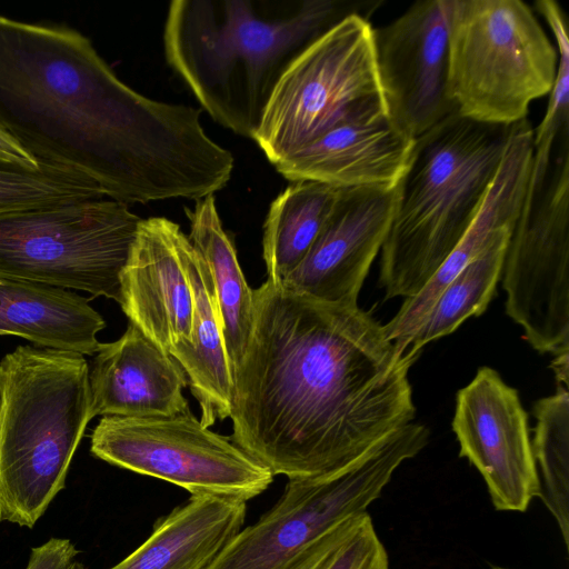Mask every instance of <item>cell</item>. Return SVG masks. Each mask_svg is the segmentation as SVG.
Listing matches in <instances>:
<instances>
[{"instance_id": "3957f363", "label": "cell", "mask_w": 569, "mask_h": 569, "mask_svg": "<svg viewBox=\"0 0 569 569\" xmlns=\"http://www.w3.org/2000/svg\"><path fill=\"white\" fill-rule=\"evenodd\" d=\"M381 3L305 0L273 13L246 0H173L163 28L164 56L214 121L252 139L292 60L343 18H367Z\"/></svg>"}, {"instance_id": "9c48e42d", "label": "cell", "mask_w": 569, "mask_h": 569, "mask_svg": "<svg viewBox=\"0 0 569 569\" xmlns=\"http://www.w3.org/2000/svg\"><path fill=\"white\" fill-rule=\"evenodd\" d=\"M428 438L425 426L410 422L336 471L289 479L271 509L238 531L204 569H283L331 528L367 512Z\"/></svg>"}, {"instance_id": "4dcf8cb0", "label": "cell", "mask_w": 569, "mask_h": 569, "mask_svg": "<svg viewBox=\"0 0 569 569\" xmlns=\"http://www.w3.org/2000/svg\"><path fill=\"white\" fill-rule=\"evenodd\" d=\"M492 569H512V568H503V567L495 566V567H492Z\"/></svg>"}, {"instance_id": "ffe728a7", "label": "cell", "mask_w": 569, "mask_h": 569, "mask_svg": "<svg viewBox=\"0 0 569 569\" xmlns=\"http://www.w3.org/2000/svg\"><path fill=\"white\" fill-rule=\"evenodd\" d=\"M106 327L88 299L44 283L0 279V335L26 338L43 348L93 356Z\"/></svg>"}, {"instance_id": "8992f818", "label": "cell", "mask_w": 569, "mask_h": 569, "mask_svg": "<svg viewBox=\"0 0 569 569\" xmlns=\"http://www.w3.org/2000/svg\"><path fill=\"white\" fill-rule=\"evenodd\" d=\"M448 96L470 120L511 126L550 93L558 52L520 0H447Z\"/></svg>"}, {"instance_id": "e0dca14e", "label": "cell", "mask_w": 569, "mask_h": 569, "mask_svg": "<svg viewBox=\"0 0 569 569\" xmlns=\"http://www.w3.org/2000/svg\"><path fill=\"white\" fill-rule=\"evenodd\" d=\"M415 140L387 112L342 121L309 147L274 164L291 182L316 181L340 189L396 188Z\"/></svg>"}, {"instance_id": "ba28073f", "label": "cell", "mask_w": 569, "mask_h": 569, "mask_svg": "<svg viewBox=\"0 0 569 569\" xmlns=\"http://www.w3.org/2000/svg\"><path fill=\"white\" fill-rule=\"evenodd\" d=\"M141 218L104 197L0 213V279L103 296L120 305L121 273Z\"/></svg>"}, {"instance_id": "4316f807", "label": "cell", "mask_w": 569, "mask_h": 569, "mask_svg": "<svg viewBox=\"0 0 569 569\" xmlns=\"http://www.w3.org/2000/svg\"><path fill=\"white\" fill-rule=\"evenodd\" d=\"M283 569H390V562L367 511L331 528Z\"/></svg>"}, {"instance_id": "52a82bcc", "label": "cell", "mask_w": 569, "mask_h": 569, "mask_svg": "<svg viewBox=\"0 0 569 569\" xmlns=\"http://www.w3.org/2000/svg\"><path fill=\"white\" fill-rule=\"evenodd\" d=\"M387 112L373 27L350 14L303 49L276 83L252 139L274 166L338 123Z\"/></svg>"}, {"instance_id": "7402d4cb", "label": "cell", "mask_w": 569, "mask_h": 569, "mask_svg": "<svg viewBox=\"0 0 569 569\" xmlns=\"http://www.w3.org/2000/svg\"><path fill=\"white\" fill-rule=\"evenodd\" d=\"M189 240L206 262L217 299L230 375L239 365L253 322V289L240 268L232 239L223 229L213 194L186 209Z\"/></svg>"}, {"instance_id": "44dd1931", "label": "cell", "mask_w": 569, "mask_h": 569, "mask_svg": "<svg viewBox=\"0 0 569 569\" xmlns=\"http://www.w3.org/2000/svg\"><path fill=\"white\" fill-rule=\"evenodd\" d=\"M183 259L193 292L194 316L189 338L172 348L170 356L183 370L201 409L200 421L209 428L230 417L232 380L211 276L189 238L183 246Z\"/></svg>"}, {"instance_id": "f546056e", "label": "cell", "mask_w": 569, "mask_h": 569, "mask_svg": "<svg viewBox=\"0 0 569 569\" xmlns=\"http://www.w3.org/2000/svg\"><path fill=\"white\" fill-rule=\"evenodd\" d=\"M555 359L551 362V368L553 369L558 389L569 391V350L562 351L553 355Z\"/></svg>"}, {"instance_id": "ac0fdd59", "label": "cell", "mask_w": 569, "mask_h": 569, "mask_svg": "<svg viewBox=\"0 0 569 569\" xmlns=\"http://www.w3.org/2000/svg\"><path fill=\"white\" fill-rule=\"evenodd\" d=\"M91 417L156 418L189 409L180 365L134 325L101 343L89 368Z\"/></svg>"}, {"instance_id": "d6986e66", "label": "cell", "mask_w": 569, "mask_h": 569, "mask_svg": "<svg viewBox=\"0 0 569 569\" xmlns=\"http://www.w3.org/2000/svg\"><path fill=\"white\" fill-rule=\"evenodd\" d=\"M246 502L191 497L154 522L141 546L110 569H204L242 529Z\"/></svg>"}, {"instance_id": "83f0119b", "label": "cell", "mask_w": 569, "mask_h": 569, "mask_svg": "<svg viewBox=\"0 0 569 569\" xmlns=\"http://www.w3.org/2000/svg\"><path fill=\"white\" fill-rule=\"evenodd\" d=\"M78 553L71 540L51 538L32 548L26 569H71Z\"/></svg>"}, {"instance_id": "6da1fadb", "label": "cell", "mask_w": 569, "mask_h": 569, "mask_svg": "<svg viewBox=\"0 0 569 569\" xmlns=\"http://www.w3.org/2000/svg\"><path fill=\"white\" fill-rule=\"evenodd\" d=\"M231 375V440L273 476L313 478L367 452L416 415L401 353L358 306L323 302L269 279Z\"/></svg>"}, {"instance_id": "277c9868", "label": "cell", "mask_w": 569, "mask_h": 569, "mask_svg": "<svg viewBox=\"0 0 569 569\" xmlns=\"http://www.w3.org/2000/svg\"><path fill=\"white\" fill-rule=\"evenodd\" d=\"M511 126L453 112L415 140L380 249L386 299L416 296L459 243L497 172Z\"/></svg>"}, {"instance_id": "cb8c5ba5", "label": "cell", "mask_w": 569, "mask_h": 569, "mask_svg": "<svg viewBox=\"0 0 569 569\" xmlns=\"http://www.w3.org/2000/svg\"><path fill=\"white\" fill-rule=\"evenodd\" d=\"M510 237L511 233L496 240L446 286L405 352L418 358L423 346L451 333L466 319L487 309L502 274Z\"/></svg>"}, {"instance_id": "484cf974", "label": "cell", "mask_w": 569, "mask_h": 569, "mask_svg": "<svg viewBox=\"0 0 569 569\" xmlns=\"http://www.w3.org/2000/svg\"><path fill=\"white\" fill-rule=\"evenodd\" d=\"M104 197L94 181L77 172L0 160V213Z\"/></svg>"}, {"instance_id": "9a60e30c", "label": "cell", "mask_w": 569, "mask_h": 569, "mask_svg": "<svg viewBox=\"0 0 569 569\" xmlns=\"http://www.w3.org/2000/svg\"><path fill=\"white\" fill-rule=\"evenodd\" d=\"M188 237L163 218L141 219L121 273L120 306L156 346L170 355L192 330L194 299L183 259Z\"/></svg>"}, {"instance_id": "5b68a950", "label": "cell", "mask_w": 569, "mask_h": 569, "mask_svg": "<svg viewBox=\"0 0 569 569\" xmlns=\"http://www.w3.org/2000/svg\"><path fill=\"white\" fill-rule=\"evenodd\" d=\"M91 417L83 355L19 346L0 361V521L33 528Z\"/></svg>"}, {"instance_id": "603a6c76", "label": "cell", "mask_w": 569, "mask_h": 569, "mask_svg": "<svg viewBox=\"0 0 569 569\" xmlns=\"http://www.w3.org/2000/svg\"><path fill=\"white\" fill-rule=\"evenodd\" d=\"M340 190L316 181H295L271 202L262 239L270 281L281 284L299 266L329 218Z\"/></svg>"}, {"instance_id": "2e32d148", "label": "cell", "mask_w": 569, "mask_h": 569, "mask_svg": "<svg viewBox=\"0 0 569 569\" xmlns=\"http://www.w3.org/2000/svg\"><path fill=\"white\" fill-rule=\"evenodd\" d=\"M533 128L528 119L510 127L497 172L480 208L459 243L427 284L405 299L395 317L382 326L385 337L405 353L421 321L446 286L476 257L505 234L520 216L532 163Z\"/></svg>"}, {"instance_id": "f1b7e54d", "label": "cell", "mask_w": 569, "mask_h": 569, "mask_svg": "<svg viewBox=\"0 0 569 569\" xmlns=\"http://www.w3.org/2000/svg\"><path fill=\"white\" fill-rule=\"evenodd\" d=\"M0 160L12 162L28 168H37L40 166L28 153H26L13 141L4 137L0 132Z\"/></svg>"}, {"instance_id": "7a4b0ae2", "label": "cell", "mask_w": 569, "mask_h": 569, "mask_svg": "<svg viewBox=\"0 0 569 569\" xmlns=\"http://www.w3.org/2000/svg\"><path fill=\"white\" fill-rule=\"evenodd\" d=\"M200 114L134 91L77 30L0 16V132L38 163L127 204L198 200L234 167Z\"/></svg>"}, {"instance_id": "d4e9b609", "label": "cell", "mask_w": 569, "mask_h": 569, "mask_svg": "<svg viewBox=\"0 0 569 569\" xmlns=\"http://www.w3.org/2000/svg\"><path fill=\"white\" fill-rule=\"evenodd\" d=\"M537 420L531 442L539 497L553 517L569 550V391L557 390L533 406Z\"/></svg>"}, {"instance_id": "5bb4252c", "label": "cell", "mask_w": 569, "mask_h": 569, "mask_svg": "<svg viewBox=\"0 0 569 569\" xmlns=\"http://www.w3.org/2000/svg\"><path fill=\"white\" fill-rule=\"evenodd\" d=\"M396 188L341 189L325 226L281 286L329 303L358 306L370 266L388 233Z\"/></svg>"}, {"instance_id": "8fae6325", "label": "cell", "mask_w": 569, "mask_h": 569, "mask_svg": "<svg viewBox=\"0 0 569 569\" xmlns=\"http://www.w3.org/2000/svg\"><path fill=\"white\" fill-rule=\"evenodd\" d=\"M90 450L108 463L170 482L191 497L247 502L274 477L230 437L204 427L190 409L169 417H102Z\"/></svg>"}, {"instance_id": "4fadbf2b", "label": "cell", "mask_w": 569, "mask_h": 569, "mask_svg": "<svg viewBox=\"0 0 569 569\" xmlns=\"http://www.w3.org/2000/svg\"><path fill=\"white\" fill-rule=\"evenodd\" d=\"M452 430L459 456L481 475L493 508L525 512L540 486L528 418L516 389L489 367L457 393Z\"/></svg>"}, {"instance_id": "30bf717a", "label": "cell", "mask_w": 569, "mask_h": 569, "mask_svg": "<svg viewBox=\"0 0 569 569\" xmlns=\"http://www.w3.org/2000/svg\"><path fill=\"white\" fill-rule=\"evenodd\" d=\"M506 312L541 353L569 350V138L542 179L529 178L503 268Z\"/></svg>"}, {"instance_id": "7c38bea8", "label": "cell", "mask_w": 569, "mask_h": 569, "mask_svg": "<svg viewBox=\"0 0 569 569\" xmlns=\"http://www.w3.org/2000/svg\"><path fill=\"white\" fill-rule=\"evenodd\" d=\"M378 81L392 123L416 140L456 111L448 96L447 0H421L373 28Z\"/></svg>"}]
</instances>
